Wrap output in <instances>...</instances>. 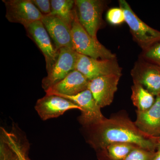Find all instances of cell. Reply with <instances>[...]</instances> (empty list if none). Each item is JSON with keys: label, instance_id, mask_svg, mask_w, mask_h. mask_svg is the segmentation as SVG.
Returning <instances> with one entry per match:
<instances>
[{"label": "cell", "instance_id": "1", "mask_svg": "<svg viewBox=\"0 0 160 160\" xmlns=\"http://www.w3.org/2000/svg\"><path fill=\"white\" fill-rule=\"evenodd\" d=\"M87 142L97 152L115 143H129L156 151L158 138L144 133L124 111L106 118L101 122L84 128Z\"/></svg>", "mask_w": 160, "mask_h": 160}, {"label": "cell", "instance_id": "2", "mask_svg": "<svg viewBox=\"0 0 160 160\" xmlns=\"http://www.w3.org/2000/svg\"><path fill=\"white\" fill-rule=\"evenodd\" d=\"M76 12V11H75ZM73 49L78 53L99 59H110L116 56L92 38L81 25L76 12L71 26Z\"/></svg>", "mask_w": 160, "mask_h": 160}, {"label": "cell", "instance_id": "3", "mask_svg": "<svg viewBox=\"0 0 160 160\" xmlns=\"http://www.w3.org/2000/svg\"><path fill=\"white\" fill-rule=\"evenodd\" d=\"M107 5V2L102 0H75V9L79 22L95 39H98V32L102 27V14Z\"/></svg>", "mask_w": 160, "mask_h": 160}, {"label": "cell", "instance_id": "4", "mask_svg": "<svg viewBox=\"0 0 160 160\" xmlns=\"http://www.w3.org/2000/svg\"><path fill=\"white\" fill-rule=\"evenodd\" d=\"M120 8L124 11L125 22L135 42L142 50L160 39V31L153 29L140 19L125 0L119 1Z\"/></svg>", "mask_w": 160, "mask_h": 160}, {"label": "cell", "instance_id": "5", "mask_svg": "<svg viewBox=\"0 0 160 160\" xmlns=\"http://www.w3.org/2000/svg\"><path fill=\"white\" fill-rule=\"evenodd\" d=\"M76 70L80 72L89 81L109 75H122V68L116 58L99 59L78 53Z\"/></svg>", "mask_w": 160, "mask_h": 160}, {"label": "cell", "instance_id": "6", "mask_svg": "<svg viewBox=\"0 0 160 160\" xmlns=\"http://www.w3.org/2000/svg\"><path fill=\"white\" fill-rule=\"evenodd\" d=\"M77 57V52L72 48L64 47L59 49L54 65L42 81L45 91L76 70Z\"/></svg>", "mask_w": 160, "mask_h": 160}, {"label": "cell", "instance_id": "7", "mask_svg": "<svg viewBox=\"0 0 160 160\" xmlns=\"http://www.w3.org/2000/svg\"><path fill=\"white\" fill-rule=\"evenodd\" d=\"M6 8V18L11 23H19L25 28L42 20L43 15L31 0H2Z\"/></svg>", "mask_w": 160, "mask_h": 160}, {"label": "cell", "instance_id": "8", "mask_svg": "<svg viewBox=\"0 0 160 160\" xmlns=\"http://www.w3.org/2000/svg\"><path fill=\"white\" fill-rule=\"evenodd\" d=\"M25 29L27 36L35 43L44 55L46 70L49 72L56 61L58 50L52 43L50 37L41 20L32 23Z\"/></svg>", "mask_w": 160, "mask_h": 160}, {"label": "cell", "instance_id": "9", "mask_svg": "<svg viewBox=\"0 0 160 160\" xmlns=\"http://www.w3.org/2000/svg\"><path fill=\"white\" fill-rule=\"evenodd\" d=\"M58 96L71 100L81 108L78 121L84 128L98 124L106 118L89 89L74 96Z\"/></svg>", "mask_w": 160, "mask_h": 160}, {"label": "cell", "instance_id": "10", "mask_svg": "<svg viewBox=\"0 0 160 160\" xmlns=\"http://www.w3.org/2000/svg\"><path fill=\"white\" fill-rule=\"evenodd\" d=\"M133 83L139 84L154 96L160 95V67L140 58L131 71Z\"/></svg>", "mask_w": 160, "mask_h": 160}, {"label": "cell", "instance_id": "11", "mask_svg": "<svg viewBox=\"0 0 160 160\" xmlns=\"http://www.w3.org/2000/svg\"><path fill=\"white\" fill-rule=\"evenodd\" d=\"M35 109L44 121L58 117L66 111L71 109H78L79 106L71 100L54 94H47L39 99Z\"/></svg>", "mask_w": 160, "mask_h": 160}, {"label": "cell", "instance_id": "12", "mask_svg": "<svg viewBox=\"0 0 160 160\" xmlns=\"http://www.w3.org/2000/svg\"><path fill=\"white\" fill-rule=\"evenodd\" d=\"M16 132L1 128L0 160H31L28 157L29 144Z\"/></svg>", "mask_w": 160, "mask_h": 160}, {"label": "cell", "instance_id": "13", "mask_svg": "<svg viewBox=\"0 0 160 160\" xmlns=\"http://www.w3.org/2000/svg\"><path fill=\"white\" fill-rule=\"evenodd\" d=\"M121 76L118 75H109L89 81L88 89L101 108L109 106L113 102Z\"/></svg>", "mask_w": 160, "mask_h": 160}, {"label": "cell", "instance_id": "14", "mask_svg": "<svg viewBox=\"0 0 160 160\" xmlns=\"http://www.w3.org/2000/svg\"><path fill=\"white\" fill-rule=\"evenodd\" d=\"M41 21L58 50L64 47L73 49L71 27L66 22L53 15L44 16Z\"/></svg>", "mask_w": 160, "mask_h": 160}, {"label": "cell", "instance_id": "15", "mask_svg": "<svg viewBox=\"0 0 160 160\" xmlns=\"http://www.w3.org/2000/svg\"><path fill=\"white\" fill-rule=\"evenodd\" d=\"M89 83L86 77L75 70L45 92L47 94L74 96L88 89Z\"/></svg>", "mask_w": 160, "mask_h": 160}, {"label": "cell", "instance_id": "16", "mask_svg": "<svg viewBox=\"0 0 160 160\" xmlns=\"http://www.w3.org/2000/svg\"><path fill=\"white\" fill-rule=\"evenodd\" d=\"M134 123L141 131L152 137H160V95L156 98L153 106L146 111L136 110Z\"/></svg>", "mask_w": 160, "mask_h": 160}, {"label": "cell", "instance_id": "17", "mask_svg": "<svg viewBox=\"0 0 160 160\" xmlns=\"http://www.w3.org/2000/svg\"><path fill=\"white\" fill-rule=\"evenodd\" d=\"M137 147L139 146L132 143H113L105 149L96 152L98 158L99 160H122Z\"/></svg>", "mask_w": 160, "mask_h": 160}, {"label": "cell", "instance_id": "18", "mask_svg": "<svg viewBox=\"0 0 160 160\" xmlns=\"http://www.w3.org/2000/svg\"><path fill=\"white\" fill-rule=\"evenodd\" d=\"M131 99L138 111H147L155 102L154 96L139 84L133 83L132 86Z\"/></svg>", "mask_w": 160, "mask_h": 160}, {"label": "cell", "instance_id": "19", "mask_svg": "<svg viewBox=\"0 0 160 160\" xmlns=\"http://www.w3.org/2000/svg\"><path fill=\"white\" fill-rule=\"evenodd\" d=\"M50 15L57 16L71 27L75 16L74 0H51Z\"/></svg>", "mask_w": 160, "mask_h": 160}, {"label": "cell", "instance_id": "20", "mask_svg": "<svg viewBox=\"0 0 160 160\" xmlns=\"http://www.w3.org/2000/svg\"><path fill=\"white\" fill-rule=\"evenodd\" d=\"M140 58L160 67V39L142 50Z\"/></svg>", "mask_w": 160, "mask_h": 160}, {"label": "cell", "instance_id": "21", "mask_svg": "<svg viewBox=\"0 0 160 160\" xmlns=\"http://www.w3.org/2000/svg\"><path fill=\"white\" fill-rule=\"evenodd\" d=\"M155 152L156 151H150L140 147H137L133 149L125 158L122 160H153Z\"/></svg>", "mask_w": 160, "mask_h": 160}, {"label": "cell", "instance_id": "22", "mask_svg": "<svg viewBox=\"0 0 160 160\" xmlns=\"http://www.w3.org/2000/svg\"><path fill=\"white\" fill-rule=\"evenodd\" d=\"M106 19L109 23L117 26L122 24L125 22V14L121 8H111L107 11Z\"/></svg>", "mask_w": 160, "mask_h": 160}, {"label": "cell", "instance_id": "23", "mask_svg": "<svg viewBox=\"0 0 160 160\" xmlns=\"http://www.w3.org/2000/svg\"><path fill=\"white\" fill-rule=\"evenodd\" d=\"M37 9L43 15L46 16L51 12V2L49 0H31Z\"/></svg>", "mask_w": 160, "mask_h": 160}, {"label": "cell", "instance_id": "24", "mask_svg": "<svg viewBox=\"0 0 160 160\" xmlns=\"http://www.w3.org/2000/svg\"><path fill=\"white\" fill-rule=\"evenodd\" d=\"M153 160H160V137L158 138V147Z\"/></svg>", "mask_w": 160, "mask_h": 160}]
</instances>
